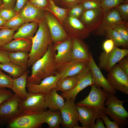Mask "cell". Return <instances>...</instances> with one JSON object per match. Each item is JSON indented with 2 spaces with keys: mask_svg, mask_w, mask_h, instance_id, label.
Wrapping results in <instances>:
<instances>
[{
  "mask_svg": "<svg viewBox=\"0 0 128 128\" xmlns=\"http://www.w3.org/2000/svg\"><path fill=\"white\" fill-rule=\"evenodd\" d=\"M105 35L113 40L115 46H122L123 49H128V42L125 41L118 33L112 28H107Z\"/></svg>",
  "mask_w": 128,
  "mask_h": 128,
  "instance_id": "cell-32",
  "label": "cell"
},
{
  "mask_svg": "<svg viewBox=\"0 0 128 128\" xmlns=\"http://www.w3.org/2000/svg\"><path fill=\"white\" fill-rule=\"evenodd\" d=\"M53 0V1L54 0Z\"/></svg>",
  "mask_w": 128,
  "mask_h": 128,
  "instance_id": "cell-56",
  "label": "cell"
},
{
  "mask_svg": "<svg viewBox=\"0 0 128 128\" xmlns=\"http://www.w3.org/2000/svg\"><path fill=\"white\" fill-rule=\"evenodd\" d=\"M82 0H62L60 5L65 7L70 8L73 6L80 3Z\"/></svg>",
  "mask_w": 128,
  "mask_h": 128,
  "instance_id": "cell-47",
  "label": "cell"
},
{
  "mask_svg": "<svg viewBox=\"0 0 128 128\" xmlns=\"http://www.w3.org/2000/svg\"><path fill=\"white\" fill-rule=\"evenodd\" d=\"M63 107L60 110L62 118V126L65 128H75L78 125V115L74 101L66 100Z\"/></svg>",
  "mask_w": 128,
  "mask_h": 128,
  "instance_id": "cell-10",
  "label": "cell"
},
{
  "mask_svg": "<svg viewBox=\"0 0 128 128\" xmlns=\"http://www.w3.org/2000/svg\"><path fill=\"white\" fill-rule=\"evenodd\" d=\"M115 46L113 40L110 38H108L104 41L102 47L104 52L108 53L112 51Z\"/></svg>",
  "mask_w": 128,
  "mask_h": 128,
  "instance_id": "cell-45",
  "label": "cell"
},
{
  "mask_svg": "<svg viewBox=\"0 0 128 128\" xmlns=\"http://www.w3.org/2000/svg\"><path fill=\"white\" fill-rule=\"evenodd\" d=\"M14 95V94L10 90L5 88L0 87V105Z\"/></svg>",
  "mask_w": 128,
  "mask_h": 128,
  "instance_id": "cell-44",
  "label": "cell"
},
{
  "mask_svg": "<svg viewBox=\"0 0 128 128\" xmlns=\"http://www.w3.org/2000/svg\"><path fill=\"white\" fill-rule=\"evenodd\" d=\"M28 74V71L27 70L18 77L13 78L11 89L15 94L23 100L27 97L29 93L26 89Z\"/></svg>",
  "mask_w": 128,
  "mask_h": 128,
  "instance_id": "cell-25",
  "label": "cell"
},
{
  "mask_svg": "<svg viewBox=\"0 0 128 128\" xmlns=\"http://www.w3.org/2000/svg\"><path fill=\"white\" fill-rule=\"evenodd\" d=\"M45 101L46 108L51 110L60 111L64 106V98L54 89L46 94Z\"/></svg>",
  "mask_w": 128,
  "mask_h": 128,
  "instance_id": "cell-26",
  "label": "cell"
},
{
  "mask_svg": "<svg viewBox=\"0 0 128 128\" xmlns=\"http://www.w3.org/2000/svg\"><path fill=\"white\" fill-rule=\"evenodd\" d=\"M67 20L70 27L67 33L69 37L83 40L89 37L91 32L78 18L69 16Z\"/></svg>",
  "mask_w": 128,
  "mask_h": 128,
  "instance_id": "cell-17",
  "label": "cell"
},
{
  "mask_svg": "<svg viewBox=\"0 0 128 128\" xmlns=\"http://www.w3.org/2000/svg\"><path fill=\"white\" fill-rule=\"evenodd\" d=\"M31 39H18L11 40L0 47L9 52L23 51L28 53L32 46Z\"/></svg>",
  "mask_w": 128,
  "mask_h": 128,
  "instance_id": "cell-24",
  "label": "cell"
},
{
  "mask_svg": "<svg viewBox=\"0 0 128 128\" xmlns=\"http://www.w3.org/2000/svg\"><path fill=\"white\" fill-rule=\"evenodd\" d=\"M5 44H6V43L4 42H0V47Z\"/></svg>",
  "mask_w": 128,
  "mask_h": 128,
  "instance_id": "cell-55",
  "label": "cell"
},
{
  "mask_svg": "<svg viewBox=\"0 0 128 128\" xmlns=\"http://www.w3.org/2000/svg\"><path fill=\"white\" fill-rule=\"evenodd\" d=\"M38 26V22L25 23L20 26L17 31L14 34L13 38L31 39L34 36Z\"/></svg>",
  "mask_w": 128,
  "mask_h": 128,
  "instance_id": "cell-27",
  "label": "cell"
},
{
  "mask_svg": "<svg viewBox=\"0 0 128 128\" xmlns=\"http://www.w3.org/2000/svg\"><path fill=\"white\" fill-rule=\"evenodd\" d=\"M60 77V75L56 72L55 75L44 78L38 84L27 82L26 88L29 92L46 94L55 88L57 82Z\"/></svg>",
  "mask_w": 128,
  "mask_h": 128,
  "instance_id": "cell-15",
  "label": "cell"
},
{
  "mask_svg": "<svg viewBox=\"0 0 128 128\" xmlns=\"http://www.w3.org/2000/svg\"><path fill=\"white\" fill-rule=\"evenodd\" d=\"M2 7L6 8H13L14 7L16 0H2Z\"/></svg>",
  "mask_w": 128,
  "mask_h": 128,
  "instance_id": "cell-50",
  "label": "cell"
},
{
  "mask_svg": "<svg viewBox=\"0 0 128 128\" xmlns=\"http://www.w3.org/2000/svg\"><path fill=\"white\" fill-rule=\"evenodd\" d=\"M27 97L22 100L19 105L22 113H39L46 108L45 101V94L29 92Z\"/></svg>",
  "mask_w": 128,
  "mask_h": 128,
  "instance_id": "cell-5",
  "label": "cell"
},
{
  "mask_svg": "<svg viewBox=\"0 0 128 128\" xmlns=\"http://www.w3.org/2000/svg\"><path fill=\"white\" fill-rule=\"evenodd\" d=\"M96 123H95L93 128H105V126L102 119L100 118H97Z\"/></svg>",
  "mask_w": 128,
  "mask_h": 128,
  "instance_id": "cell-51",
  "label": "cell"
},
{
  "mask_svg": "<svg viewBox=\"0 0 128 128\" xmlns=\"http://www.w3.org/2000/svg\"><path fill=\"white\" fill-rule=\"evenodd\" d=\"M13 80V78L11 76L5 74L0 69V87L11 89Z\"/></svg>",
  "mask_w": 128,
  "mask_h": 128,
  "instance_id": "cell-37",
  "label": "cell"
},
{
  "mask_svg": "<svg viewBox=\"0 0 128 128\" xmlns=\"http://www.w3.org/2000/svg\"><path fill=\"white\" fill-rule=\"evenodd\" d=\"M62 0H54V3L56 4V3L60 4Z\"/></svg>",
  "mask_w": 128,
  "mask_h": 128,
  "instance_id": "cell-53",
  "label": "cell"
},
{
  "mask_svg": "<svg viewBox=\"0 0 128 128\" xmlns=\"http://www.w3.org/2000/svg\"><path fill=\"white\" fill-rule=\"evenodd\" d=\"M44 123L41 113H22L7 124L9 128H38Z\"/></svg>",
  "mask_w": 128,
  "mask_h": 128,
  "instance_id": "cell-6",
  "label": "cell"
},
{
  "mask_svg": "<svg viewBox=\"0 0 128 128\" xmlns=\"http://www.w3.org/2000/svg\"><path fill=\"white\" fill-rule=\"evenodd\" d=\"M3 5V2L2 0H0V8Z\"/></svg>",
  "mask_w": 128,
  "mask_h": 128,
  "instance_id": "cell-54",
  "label": "cell"
},
{
  "mask_svg": "<svg viewBox=\"0 0 128 128\" xmlns=\"http://www.w3.org/2000/svg\"><path fill=\"white\" fill-rule=\"evenodd\" d=\"M126 101L119 99L115 95L108 94L105 103L104 113L109 115L113 121L120 127H124L128 124V112L123 105Z\"/></svg>",
  "mask_w": 128,
  "mask_h": 128,
  "instance_id": "cell-3",
  "label": "cell"
},
{
  "mask_svg": "<svg viewBox=\"0 0 128 128\" xmlns=\"http://www.w3.org/2000/svg\"><path fill=\"white\" fill-rule=\"evenodd\" d=\"M105 13L101 8L85 10L81 17V22L91 33L100 27Z\"/></svg>",
  "mask_w": 128,
  "mask_h": 128,
  "instance_id": "cell-13",
  "label": "cell"
},
{
  "mask_svg": "<svg viewBox=\"0 0 128 128\" xmlns=\"http://www.w3.org/2000/svg\"><path fill=\"white\" fill-rule=\"evenodd\" d=\"M93 84L90 70L88 66L86 72L81 77L75 87L69 91L62 93L61 95L66 100L71 99L75 101L77 95L81 91Z\"/></svg>",
  "mask_w": 128,
  "mask_h": 128,
  "instance_id": "cell-20",
  "label": "cell"
},
{
  "mask_svg": "<svg viewBox=\"0 0 128 128\" xmlns=\"http://www.w3.org/2000/svg\"><path fill=\"white\" fill-rule=\"evenodd\" d=\"M56 51L53 45H50L45 55L32 65L31 74L28 77L27 82L38 84L44 78L55 74L57 71Z\"/></svg>",
  "mask_w": 128,
  "mask_h": 128,
  "instance_id": "cell-1",
  "label": "cell"
},
{
  "mask_svg": "<svg viewBox=\"0 0 128 128\" xmlns=\"http://www.w3.org/2000/svg\"><path fill=\"white\" fill-rule=\"evenodd\" d=\"M28 1L35 7L44 10L49 5L50 0H28Z\"/></svg>",
  "mask_w": 128,
  "mask_h": 128,
  "instance_id": "cell-43",
  "label": "cell"
},
{
  "mask_svg": "<svg viewBox=\"0 0 128 128\" xmlns=\"http://www.w3.org/2000/svg\"><path fill=\"white\" fill-rule=\"evenodd\" d=\"M43 10L35 7L28 1L18 14L25 23L38 22L44 17Z\"/></svg>",
  "mask_w": 128,
  "mask_h": 128,
  "instance_id": "cell-21",
  "label": "cell"
},
{
  "mask_svg": "<svg viewBox=\"0 0 128 128\" xmlns=\"http://www.w3.org/2000/svg\"><path fill=\"white\" fill-rule=\"evenodd\" d=\"M22 100L14 94L0 105V126L7 124L22 113L19 108Z\"/></svg>",
  "mask_w": 128,
  "mask_h": 128,
  "instance_id": "cell-7",
  "label": "cell"
},
{
  "mask_svg": "<svg viewBox=\"0 0 128 128\" xmlns=\"http://www.w3.org/2000/svg\"><path fill=\"white\" fill-rule=\"evenodd\" d=\"M106 79L113 88L128 95V75L116 64L108 72Z\"/></svg>",
  "mask_w": 128,
  "mask_h": 128,
  "instance_id": "cell-8",
  "label": "cell"
},
{
  "mask_svg": "<svg viewBox=\"0 0 128 128\" xmlns=\"http://www.w3.org/2000/svg\"><path fill=\"white\" fill-rule=\"evenodd\" d=\"M118 9L121 17L124 21H126L128 19V2L121 4L116 7Z\"/></svg>",
  "mask_w": 128,
  "mask_h": 128,
  "instance_id": "cell-41",
  "label": "cell"
},
{
  "mask_svg": "<svg viewBox=\"0 0 128 128\" xmlns=\"http://www.w3.org/2000/svg\"><path fill=\"white\" fill-rule=\"evenodd\" d=\"M17 14L13 8H6L2 6L0 8V16L6 21Z\"/></svg>",
  "mask_w": 128,
  "mask_h": 128,
  "instance_id": "cell-39",
  "label": "cell"
},
{
  "mask_svg": "<svg viewBox=\"0 0 128 128\" xmlns=\"http://www.w3.org/2000/svg\"><path fill=\"white\" fill-rule=\"evenodd\" d=\"M80 3L85 10L101 8L100 0H82Z\"/></svg>",
  "mask_w": 128,
  "mask_h": 128,
  "instance_id": "cell-38",
  "label": "cell"
},
{
  "mask_svg": "<svg viewBox=\"0 0 128 128\" xmlns=\"http://www.w3.org/2000/svg\"><path fill=\"white\" fill-rule=\"evenodd\" d=\"M91 86V90L88 95L83 100L77 102L76 105L89 107L100 115L104 113V104L108 93L96 84H93Z\"/></svg>",
  "mask_w": 128,
  "mask_h": 128,
  "instance_id": "cell-4",
  "label": "cell"
},
{
  "mask_svg": "<svg viewBox=\"0 0 128 128\" xmlns=\"http://www.w3.org/2000/svg\"><path fill=\"white\" fill-rule=\"evenodd\" d=\"M9 57L10 62L27 70L29 58L27 52L23 51L9 52Z\"/></svg>",
  "mask_w": 128,
  "mask_h": 128,
  "instance_id": "cell-29",
  "label": "cell"
},
{
  "mask_svg": "<svg viewBox=\"0 0 128 128\" xmlns=\"http://www.w3.org/2000/svg\"><path fill=\"white\" fill-rule=\"evenodd\" d=\"M6 21L5 20L0 16V28H1L5 24Z\"/></svg>",
  "mask_w": 128,
  "mask_h": 128,
  "instance_id": "cell-52",
  "label": "cell"
},
{
  "mask_svg": "<svg viewBox=\"0 0 128 128\" xmlns=\"http://www.w3.org/2000/svg\"><path fill=\"white\" fill-rule=\"evenodd\" d=\"M128 23L126 22L115 25L112 28L115 30L123 39L128 42Z\"/></svg>",
  "mask_w": 128,
  "mask_h": 128,
  "instance_id": "cell-35",
  "label": "cell"
},
{
  "mask_svg": "<svg viewBox=\"0 0 128 128\" xmlns=\"http://www.w3.org/2000/svg\"><path fill=\"white\" fill-rule=\"evenodd\" d=\"M101 8L105 13L109 10L116 7L118 5L128 0H100Z\"/></svg>",
  "mask_w": 128,
  "mask_h": 128,
  "instance_id": "cell-34",
  "label": "cell"
},
{
  "mask_svg": "<svg viewBox=\"0 0 128 128\" xmlns=\"http://www.w3.org/2000/svg\"><path fill=\"white\" fill-rule=\"evenodd\" d=\"M0 69L8 73L13 78L18 77L27 70L10 61L0 63Z\"/></svg>",
  "mask_w": 128,
  "mask_h": 128,
  "instance_id": "cell-31",
  "label": "cell"
},
{
  "mask_svg": "<svg viewBox=\"0 0 128 128\" xmlns=\"http://www.w3.org/2000/svg\"><path fill=\"white\" fill-rule=\"evenodd\" d=\"M9 52L0 49V63H7L10 62L9 57Z\"/></svg>",
  "mask_w": 128,
  "mask_h": 128,
  "instance_id": "cell-49",
  "label": "cell"
},
{
  "mask_svg": "<svg viewBox=\"0 0 128 128\" xmlns=\"http://www.w3.org/2000/svg\"><path fill=\"white\" fill-rule=\"evenodd\" d=\"M76 105L79 121L83 128H93L96 119L100 117L99 114L93 109L88 106Z\"/></svg>",
  "mask_w": 128,
  "mask_h": 128,
  "instance_id": "cell-18",
  "label": "cell"
},
{
  "mask_svg": "<svg viewBox=\"0 0 128 128\" xmlns=\"http://www.w3.org/2000/svg\"><path fill=\"white\" fill-rule=\"evenodd\" d=\"M15 30L3 28L0 29V42H4L6 43L12 40Z\"/></svg>",
  "mask_w": 128,
  "mask_h": 128,
  "instance_id": "cell-36",
  "label": "cell"
},
{
  "mask_svg": "<svg viewBox=\"0 0 128 128\" xmlns=\"http://www.w3.org/2000/svg\"><path fill=\"white\" fill-rule=\"evenodd\" d=\"M106 114L103 113L100 115V117L103 121L105 128H119L120 127L115 122L111 121Z\"/></svg>",
  "mask_w": 128,
  "mask_h": 128,
  "instance_id": "cell-42",
  "label": "cell"
},
{
  "mask_svg": "<svg viewBox=\"0 0 128 128\" xmlns=\"http://www.w3.org/2000/svg\"><path fill=\"white\" fill-rule=\"evenodd\" d=\"M38 22V30L35 35L31 39L32 46L28 54V67L32 66L42 57L47 52L49 46L53 43L45 18Z\"/></svg>",
  "mask_w": 128,
  "mask_h": 128,
  "instance_id": "cell-2",
  "label": "cell"
},
{
  "mask_svg": "<svg viewBox=\"0 0 128 128\" xmlns=\"http://www.w3.org/2000/svg\"><path fill=\"white\" fill-rule=\"evenodd\" d=\"M45 13V19L54 44L70 37L62 25L53 14L50 13Z\"/></svg>",
  "mask_w": 128,
  "mask_h": 128,
  "instance_id": "cell-11",
  "label": "cell"
},
{
  "mask_svg": "<svg viewBox=\"0 0 128 128\" xmlns=\"http://www.w3.org/2000/svg\"><path fill=\"white\" fill-rule=\"evenodd\" d=\"M88 67L86 62L72 60L58 69L57 72L60 75V78H63L78 74Z\"/></svg>",
  "mask_w": 128,
  "mask_h": 128,
  "instance_id": "cell-22",
  "label": "cell"
},
{
  "mask_svg": "<svg viewBox=\"0 0 128 128\" xmlns=\"http://www.w3.org/2000/svg\"><path fill=\"white\" fill-rule=\"evenodd\" d=\"M125 22L122 18L117 9L113 8L105 13L100 27L95 33L98 35L105 36L107 28Z\"/></svg>",
  "mask_w": 128,
  "mask_h": 128,
  "instance_id": "cell-16",
  "label": "cell"
},
{
  "mask_svg": "<svg viewBox=\"0 0 128 128\" xmlns=\"http://www.w3.org/2000/svg\"><path fill=\"white\" fill-rule=\"evenodd\" d=\"M28 0H16L13 9L18 14L28 1Z\"/></svg>",
  "mask_w": 128,
  "mask_h": 128,
  "instance_id": "cell-48",
  "label": "cell"
},
{
  "mask_svg": "<svg viewBox=\"0 0 128 128\" xmlns=\"http://www.w3.org/2000/svg\"><path fill=\"white\" fill-rule=\"evenodd\" d=\"M43 121L47 123L49 128H59L62 121L60 111L53 112L49 110L41 112Z\"/></svg>",
  "mask_w": 128,
  "mask_h": 128,
  "instance_id": "cell-28",
  "label": "cell"
},
{
  "mask_svg": "<svg viewBox=\"0 0 128 128\" xmlns=\"http://www.w3.org/2000/svg\"><path fill=\"white\" fill-rule=\"evenodd\" d=\"M53 46L54 49L57 51L55 59L57 70L72 60V38L70 37L62 41L54 44Z\"/></svg>",
  "mask_w": 128,
  "mask_h": 128,
  "instance_id": "cell-12",
  "label": "cell"
},
{
  "mask_svg": "<svg viewBox=\"0 0 128 128\" xmlns=\"http://www.w3.org/2000/svg\"><path fill=\"white\" fill-rule=\"evenodd\" d=\"M87 64L90 70L93 84L102 88L103 90L108 94L115 95L116 91L111 87L103 75L100 68L96 65L91 53Z\"/></svg>",
  "mask_w": 128,
  "mask_h": 128,
  "instance_id": "cell-14",
  "label": "cell"
},
{
  "mask_svg": "<svg viewBox=\"0 0 128 128\" xmlns=\"http://www.w3.org/2000/svg\"><path fill=\"white\" fill-rule=\"evenodd\" d=\"M26 23L24 19L18 14L6 23L1 28H6L16 30Z\"/></svg>",
  "mask_w": 128,
  "mask_h": 128,
  "instance_id": "cell-33",
  "label": "cell"
},
{
  "mask_svg": "<svg viewBox=\"0 0 128 128\" xmlns=\"http://www.w3.org/2000/svg\"><path fill=\"white\" fill-rule=\"evenodd\" d=\"M120 67L128 75V57H125L120 60L118 63Z\"/></svg>",
  "mask_w": 128,
  "mask_h": 128,
  "instance_id": "cell-46",
  "label": "cell"
},
{
  "mask_svg": "<svg viewBox=\"0 0 128 128\" xmlns=\"http://www.w3.org/2000/svg\"><path fill=\"white\" fill-rule=\"evenodd\" d=\"M70 8L68 13L69 16L78 18L81 17L85 10L81 3L76 4Z\"/></svg>",
  "mask_w": 128,
  "mask_h": 128,
  "instance_id": "cell-40",
  "label": "cell"
},
{
  "mask_svg": "<svg viewBox=\"0 0 128 128\" xmlns=\"http://www.w3.org/2000/svg\"><path fill=\"white\" fill-rule=\"evenodd\" d=\"M128 55V49H120L115 46L108 53L102 52L99 58V68L108 72L123 58Z\"/></svg>",
  "mask_w": 128,
  "mask_h": 128,
  "instance_id": "cell-9",
  "label": "cell"
},
{
  "mask_svg": "<svg viewBox=\"0 0 128 128\" xmlns=\"http://www.w3.org/2000/svg\"><path fill=\"white\" fill-rule=\"evenodd\" d=\"M88 67L82 72L77 75L63 78H60L58 80L55 88L56 90L62 93L69 91L74 88L77 85L82 76L86 72Z\"/></svg>",
  "mask_w": 128,
  "mask_h": 128,
  "instance_id": "cell-23",
  "label": "cell"
},
{
  "mask_svg": "<svg viewBox=\"0 0 128 128\" xmlns=\"http://www.w3.org/2000/svg\"><path fill=\"white\" fill-rule=\"evenodd\" d=\"M46 10L53 14L62 25L67 17L69 9L58 7L53 1L50 0L49 5Z\"/></svg>",
  "mask_w": 128,
  "mask_h": 128,
  "instance_id": "cell-30",
  "label": "cell"
},
{
  "mask_svg": "<svg viewBox=\"0 0 128 128\" xmlns=\"http://www.w3.org/2000/svg\"><path fill=\"white\" fill-rule=\"evenodd\" d=\"M72 38V60L87 63L91 53L89 51V46L83 40L75 38Z\"/></svg>",
  "mask_w": 128,
  "mask_h": 128,
  "instance_id": "cell-19",
  "label": "cell"
}]
</instances>
